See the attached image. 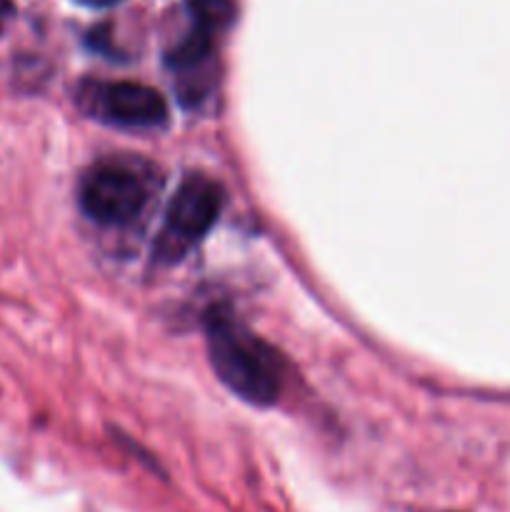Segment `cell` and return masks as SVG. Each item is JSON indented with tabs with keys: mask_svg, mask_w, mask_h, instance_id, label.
<instances>
[{
	"mask_svg": "<svg viewBox=\"0 0 510 512\" xmlns=\"http://www.w3.org/2000/svg\"><path fill=\"white\" fill-rule=\"evenodd\" d=\"M83 113L110 128L153 130L168 123V103L155 88L130 80H85L78 90Z\"/></svg>",
	"mask_w": 510,
	"mask_h": 512,
	"instance_id": "4",
	"label": "cell"
},
{
	"mask_svg": "<svg viewBox=\"0 0 510 512\" xmlns=\"http://www.w3.org/2000/svg\"><path fill=\"white\" fill-rule=\"evenodd\" d=\"M185 5L195 28H203L213 35L228 30L235 20L233 0H185Z\"/></svg>",
	"mask_w": 510,
	"mask_h": 512,
	"instance_id": "5",
	"label": "cell"
},
{
	"mask_svg": "<svg viewBox=\"0 0 510 512\" xmlns=\"http://www.w3.org/2000/svg\"><path fill=\"white\" fill-rule=\"evenodd\" d=\"M223 210V188L205 175L185 180L165 208L163 228L155 240V258L160 263L183 260L218 220Z\"/></svg>",
	"mask_w": 510,
	"mask_h": 512,
	"instance_id": "3",
	"label": "cell"
},
{
	"mask_svg": "<svg viewBox=\"0 0 510 512\" xmlns=\"http://www.w3.org/2000/svg\"><path fill=\"white\" fill-rule=\"evenodd\" d=\"M80 3L93 5V8H105V5H113V3H118V0H80Z\"/></svg>",
	"mask_w": 510,
	"mask_h": 512,
	"instance_id": "7",
	"label": "cell"
},
{
	"mask_svg": "<svg viewBox=\"0 0 510 512\" xmlns=\"http://www.w3.org/2000/svg\"><path fill=\"white\" fill-rule=\"evenodd\" d=\"M10 15H13V5H10V0H0V33H3V28L8 25Z\"/></svg>",
	"mask_w": 510,
	"mask_h": 512,
	"instance_id": "6",
	"label": "cell"
},
{
	"mask_svg": "<svg viewBox=\"0 0 510 512\" xmlns=\"http://www.w3.org/2000/svg\"><path fill=\"white\" fill-rule=\"evenodd\" d=\"M150 175L128 160H103L85 170L78 185L80 210L105 228L133 225L148 208Z\"/></svg>",
	"mask_w": 510,
	"mask_h": 512,
	"instance_id": "2",
	"label": "cell"
},
{
	"mask_svg": "<svg viewBox=\"0 0 510 512\" xmlns=\"http://www.w3.org/2000/svg\"><path fill=\"white\" fill-rule=\"evenodd\" d=\"M208 358L220 383L250 405H273L283 390L280 355L235 315L215 308L205 323Z\"/></svg>",
	"mask_w": 510,
	"mask_h": 512,
	"instance_id": "1",
	"label": "cell"
}]
</instances>
